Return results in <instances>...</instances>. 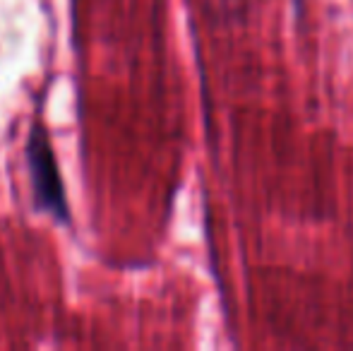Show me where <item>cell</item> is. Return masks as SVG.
I'll list each match as a JSON object with an SVG mask.
<instances>
[{
  "mask_svg": "<svg viewBox=\"0 0 353 351\" xmlns=\"http://www.w3.org/2000/svg\"><path fill=\"white\" fill-rule=\"evenodd\" d=\"M27 164L37 207L51 214L56 221H61V224H68L70 221V207H68L65 185H63V176L61 169H58L56 152L51 147V137H48L46 128L41 123H34L29 128Z\"/></svg>",
  "mask_w": 353,
  "mask_h": 351,
  "instance_id": "cell-1",
  "label": "cell"
}]
</instances>
